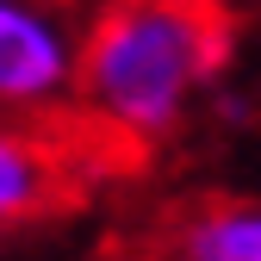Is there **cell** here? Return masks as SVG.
Wrapping results in <instances>:
<instances>
[{
  "mask_svg": "<svg viewBox=\"0 0 261 261\" xmlns=\"http://www.w3.org/2000/svg\"><path fill=\"white\" fill-rule=\"evenodd\" d=\"M230 56L237 19L224 0H106L81 25L75 112L124 149L162 143L187 124Z\"/></svg>",
  "mask_w": 261,
  "mask_h": 261,
  "instance_id": "6da1fadb",
  "label": "cell"
},
{
  "mask_svg": "<svg viewBox=\"0 0 261 261\" xmlns=\"http://www.w3.org/2000/svg\"><path fill=\"white\" fill-rule=\"evenodd\" d=\"M118 155L130 149L81 112H7L0 118V230L62 218Z\"/></svg>",
  "mask_w": 261,
  "mask_h": 261,
  "instance_id": "7a4b0ae2",
  "label": "cell"
},
{
  "mask_svg": "<svg viewBox=\"0 0 261 261\" xmlns=\"http://www.w3.org/2000/svg\"><path fill=\"white\" fill-rule=\"evenodd\" d=\"M81 31L62 19L56 0H0V106L50 112L75 93Z\"/></svg>",
  "mask_w": 261,
  "mask_h": 261,
  "instance_id": "3957f363",
  "label": "cell"
},
{
  "mask_svg": "<svg viewBox=\"0 0 261 261\" xmlns=\"http://www.w3.org/2000/svg\"><path fill=\"white\" fill-rule=\"evenodd\" d=\"M149 261H261V199H218L168 218Z\"/></svg>",
  "mask_w": 261,
  "mask_h": 261,
  "instance_id": "277c9868",
  "label": "cell"
}]
</instances>
